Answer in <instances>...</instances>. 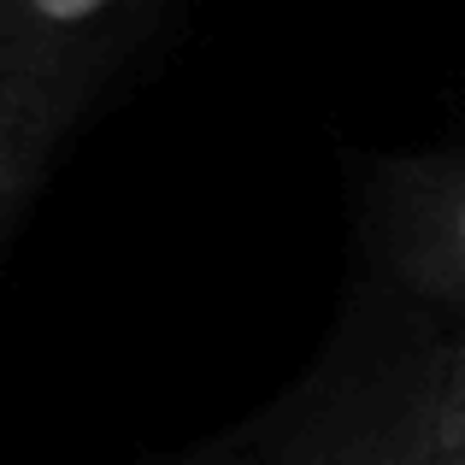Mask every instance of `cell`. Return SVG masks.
Returning <instances> with one entry per match:
<instances>
[{"label": "cell", "mask_w": 465, "mask_h": 465, "mask_svg": "<svg viewBox=\"0 0 465 465\" xmlns=\"http://www.w3.org/2000/svg\"><path fill=\"white\" fill-rule=\"evenodd\" d=\"M448 454V360L412 365L365 407L324 419L265 465H430Z\"/></svg>", "instance_id": "cell-1"}, {"label": "cell", "mask_w": 465, "mask_h": 465, "mask_svg": "<svg viewBox=\"0 0 465 465\" xmlns=\"http://www.w3.org/2000/svg\"><path fill=\"white\" fill-rule=\"evenodd\" d=\"M142 0H0V83L83 89Z\"/></svg>", "instance_id": "cell-2"}, {"label": "cell", "mask_w": 465, "mask_h": 465, "mask_svg": "<svg viewBox=\"0 0 465 465\" xmlns=\"http://www.w3.org/2000/svg\"><path fill=\"white\" fill-rule=\"evenodd\" d=\"M83 106V89H12L0 83V248L12 242V224L42 189L59 142Z\"/></svg>", "instance_id": "cell-3"}, {"label": "cell", "mask_w": 465, "mask_h": 465, "mask_svg": "<svg viewBox=\"0 0 465 465\" xmlns=\"http://www.w3.org/2000/svg\"><path fill=\"white\" fill-rule=\"evenodd\" d=\"M395 260L412 289L465 301V165L412 189L395 224Z\"/></svg>", "instance_id": "cell-4"}, {"label": "cell", "mask_w": 465, "mask_h": 465, "mask_svg": "<svg viewBox=\"0 0 465 465\" xmlns=\"http://www.w3.org/2000/svg\"><path fill=\"white\" fill-rule=\"evenodd\" d=\"M448 448L465 454V348L448 353Z\"/></svg>", "instance_id": "cell-5"}, {"label": "cell", "mask_w": 465, "mask_h": 465, "mask_svg": "<svg viewBox=\"0 0 465 465\" xmlns=\"http://www.w3.org/2000/svg\"><path fill=\"white\" fill-rule=\"evenodd\" d=\"M430 465H465V454H454V448H448L442 460H430Z\"/></svg>", "instance_id": "cell-6"}]
</instances>
